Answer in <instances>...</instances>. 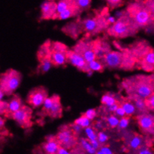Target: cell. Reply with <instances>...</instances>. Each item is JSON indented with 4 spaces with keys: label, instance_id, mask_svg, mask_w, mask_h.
<instances>
[{
    "label": "cell",
    "instance_id": "obj_1",
    "mask_svg": "<svg viewBox=\"0 0 154 154\" xmlns=\"http://www.w3.org/2000/svg\"><path fill=\"white\" fill-rule=\"evenodd\" d=\"M20 73L14 70H9L1 79V90L7 95H11L19 88L21 82Z\"/></svg>",
    "mask_w": 154,
    "mask_h": 154
},
{
    "label": "cell",
    "instance_id": "obj_2",
    "mask_svg": "<svg viewBox=\"0 0 154 154\" xmlns=\"http://www.w3.org/2000/svg\"><path fill=\"white\" fill-rule=\"evenodd\" d=\"M75 135L76 133L72 129L64 128L58 132L56 138L61 146L70 149L74 147L76 143Z\"/></svg>",
    "mask_w": 154,
    "mask_h": 154
},
{
    "label": "cell",
    "instance_id": "obj_3",
    "mask_svg": "<svg viewBox=\"0 0 154 154\" xmlns=\"http://www.w3.org/2000/svg\"><path fill=\"white\" fill-rule=\"evenodd\" d=\"M64 46L59 43H56L54 45L52 50L50 53L52 63L55 66H62L67 61V52L64 50Z\"/></svg>",
    "mask_w": 154,
    "mask_h": 154
},
{
    "label": "cell",
    "instance_id": "obj_4",
    "mask_svg": "<svg viewBox=\"0 0 154 154\" xmlns=\"http://www.w3.org/2000/svg\"><path fill=\"white\" fill-rule=\"evenodd\" d=\"M47 97V91L44 88H35L29 93L28 103L32 108L36 109L43 106L44 100Z\"/></svg>",
    "mask_w": 154,
    "mask_h": 154
},
{
    "label": "cell",
    "instance_id": "obj_5",
    "mask_svg": "<svg viewBox=\"0 0 154 154\" xmlns=\"http://www.w3.org/2000/svg\"><path fill=\"white\" fill-rule=\"evenodd\" d=\"M124 17L119 18L110 29V33L115 36L126 37L129 35L131 32L129 22L127 20H124Z\"/></svg>",
    "mask_w": 154,
    "mask_h": 154
},
{
    "label": "cell",
    "instance_id": "obj_6",
    "mask_svg": "<svg viewBox=\"0 0 154 154\" xmlns=\"http://www.w3.org/2000/svg\"><path fill=\"white\" fill-rule=\"evenodd\" d=\"M67 61L70 63L73 66L76 67V68L80 69L83 71H89L88 65L87 61L84 58V57L80 53L77 52L75 50H70L67 52Z\"/></svg>",
    "mask_w": 154,
    "mask_h": 154
},
{
    "label": "cell",
    "instance_id": "obj_7",
    "mask_svg": "<svg viewBox=\"0 0 154 154\" xmlns=\"http://www.w3.org/2000/svg\"><path fill=\"white\" fill-rule=\"evenodd\" d=\"M151 13L147 8H138L135 9L133 20L135 24L140 26H144L150 23L151 20Z\"/></svg>",
    "mask_w": 154,
    "mask_h": 154
},
{
    "label": "cell",
    "instance_id": "obj_8",
    "mask_svg": "<svg viewBox=\"0 0 154 154\" xmlns=\"http://www.w3.org/2000/svg\"><path fill=\"white\" fill-rule=\"evenodd\" d=\"M31 115H32V111L30 109L26 106H23L21 109L17 111L14 114H12V118L19 124L21 127H25L27 126L29 122L30 121Z\"/></svg>",
    "mask_w": 154,
    "mask_h": 154
},
{
    "label": "cell",
    "instance_id": "obj_9",
    "mask_svg": "<svg viewBox=\"0 0 154 154\" xmlns=\"http://www.w3.org/2000/svg\"><path fill=\"white\" fill-rule=\"evenodd\" d=\"M138 123L140 129L143 132L153 133L154 132V116L147 114H141L138 118Z\"/></svg>",
    "mask_w": 154,
    "mask_h": 154
},
{
    "label": "cell",
    "instance_id": "obj_10",
    "mask_svg": "<svg viewBox=\"0 0 154 154\" xmlns=\"http://www.w3.org/2000/svg\"><path fill=\"white\" fill-rule=\"evenodd\" d=\"M104 61L108 67L111 68H117L124 63V56L118 52H110L104 55Z\"/></svg>",
    "mask_w": 154,
    "mask_h": 154
},
{
    "label": "cell",
    "instance_id": "obj_11",
    "mask_svg": "<svg viewBox=\"0 0 154 154\" xmlns=\"http://www.w3.org/2000/svg\"><path fill=\"white\" fill-rule=\"evenodd\" d=\"M41 13L46 19L52 17L56 14V3L52 1H45L41 5Z\"/></svg>",
    "mask_w": 154,
    "mask_h": 154
},
{
    "label": "cell",
    "instance_id": "obj_12",
    "mask_svg": "<svg viewBox=\"0 0 154 154\" xmlns=\"http://www.w3.org/2000/svg\"><path fill=\"white\" fill-rule=\"evenodd\" d=\"M60 147H61V144L58 142L57 138L55 139L52 136H50V138H47V141L43 145V149L46 153L54 154L58 153Z\"/></svg>",
    "mask_w": 154,
    "mask_h": 154
},
{
    "label": "cell",
    "instance_id": "obj_13",
    "mask_svg": "<svg viewBox=\"0 0 154 154\" xmlns=\"http://www.w3.org/2000/svg\"><path fill=\"white\" fill-rule=\"evenodd\" d=\"M153 93V88L147 83H141L136 88V90H135V94H136L137 97H140L145 100Z\"/></svg>",
    "mask_w": 154,
    "mask_h": 154
},
{
    "label": "cell",
    "instance_id": "obj_14",
    "mask_svg": "<svg viewBox=\"0 0 154 154\" xmlns=\"http://www.w3.org/2000/svg\"><path fill=\"white\" fill-rule=\"evenodd\" d=\"M22 107L23 104L20 98L17 96H14L11 99V100L8 103L7 112L10 113L11 115H12V114L16 112L17 111H18Z\"/></svg>",
    "mask_w": 154,
    "mask_h": 154
},
{
    "label": "cell",
    "instance_id": "obj_15",
    "mask_svg": "<svg viewBox=\"0 0 154 154\" xmlns=\"http://www.w3.org/2000/svg\"><path fill=\"white\" fill-rule=\"evenodd\" d=\"M61 105L60 102L59 97L58 96H54V103L52 105V108L49 111L48 113L50 114V116L57 118L61 115Z\"/></svg>",
    "mask_w": 154,
    "mask_h": 154
},
{
    "label": "cell",
    "instance_id": "obj_16",
    "mask_svg": "<svg viewBox=\"0 0 154 154\" xmlns=\"http://www.w3.org/2000/svg\"><path fill=\"white\" fill-rule=\"evenodd\" d=\"M84 27L88 32H96L100 27L99 22L94 18H88L84 21Z\"/></svg>",
    "mask_w": 154,
    "mask_h": 154
},
{
    "label": "cell",
    "instance_id": "obj_17",
    "mask_svg": "<svg viewBox=\"0 0 154 154\" xmlns=\"http://www.w3.org/2000/svg\"><path fill=\"white\" fill-rule=\"evenodd\" d=\"M75 5V0H60L58 3H56V14H58Z\"/></svg>",
    "mask_w": 154,
    "mask_h": 154
},
{
    "label": "cell",
    "instance_id": "obj_18",
    "mask_svg": "<svg viewBox=\"0 0 154 154\" xmlns=\"http://www.w3.org/2000/svg\"><path fill=\"white\" fill-rule=\"evenodd\" d=\"M82 50H84V51L82 52V53H80L84 58L85 59V61H87V63L91 62L93 60L96 59L97 58V54L96 52L94 50V49L91 48L89 46H85L82 47Z\"/></svg>",
    "mask_w": 154,
    "mask_h": 154
},
{
    "label": "cell",
    "instance_id": "obj_19",
    "mask_svg": "<svg viewBox=\"0 0 154 154\" xmlns=\"http://www.w3.org/2000/svg\"><path fill=\"white\" fill-rule=\"evenodd\" d=\"M76 9H79V8L77 7L76 5H75L64 10V11L56 14L57 17L59 20H64L69 19V18L72 17L75 14V12H76Z\"/></svg>",
    "mask_w": 154,
    "mask_h": 154
},
{
    "label": "cell",
    "instance_id": "obj_20",
    "mask_svg": "<svg viewBox=\"0 0 154 154\" xmlns=\"http://www.w3.org/2000/svg\"><path fill=\"white\" fill-rule=\"evenodd\" d=\"M143 144V138L139 135H135L131 138L129 142V146L130 149L133 150H138Z\"/></svg>",
    "mask_w": 154,
    "mask_h": 154
},
{
    "label": "cell",
    "instance_id": "obj_21",
    "mask_svg": "<svg viewBox=\"0 0 154 154\" xmlns=\"http://www.w3.org/2000/svg\"><path fill=\"white\" fill-rule=\"evenodd\" d=\"M80 145L82 147L83 150H85L89 154H94L97 153V150L91 145V141L88 139L86 140L85 138H82L80 140Z\"/></svg>",
    "mask_w": 154,
    "mask_h": 154
},
{
    "label": "cell",
    "instance_id": "obj_22",
    "mask_svg": "<svg viewBox=\"0 0 154 154\" xmlns=\"http://www.w3.org/2000/svg\"><path fill=\"white\" fill-rule=\"evenodd\" d=\"M52 65H53V63H52L50 56L49 58L46 57L41 61V67H41V70L43 73H47V72L51 70Z\"/></svg>",
    "mask_w": 154,
    "mask_h": 154
},
{
    "label": "cell",
    "instance_id": "obj_23",
    "mask_svg": "<svg viewBox=\"0 0 154 154\" xmlns=\"http://www.w3.org/2000/svg\"><path fill=\"white\" fill-rule=\"evenodd\" d=\"M123 109L125 111V113L127 116H132L134 115L136 111V107H135V104L130 102H124L121 105Z\"/></svg>",
    "mask_w": 154,
    "mask_h": 154
},
{
    "label": "cell",
    "instance_id": "obj_24",
    "mask_svg": "<svg viewBox=\"0 0 154 154\" xmlns=\"http://www.w3.org/2000/svg\"><path fill=\"white\" fill-rule=\"evenodd\" d=\"M101 103L103 105L106 106V107H107V106H110L117 103V100L115 97L112 96V94H106L103 95V97H101Z\"/></svg>",
    "mask_w": 154,
    "mask_h": 154
},
{
    "label": "cell",
    "instance_id": "obj_25",
    "mask_svg": "<svg viewBox=\"0 0 154 154\" xmlns=\"http://www.w3.org/2000/svg\"><path fill=\"white\" fill-rule=\"evenodd\" d=\"M135 106L136 107L137 110L140 111L141 112H144L147 109V104H146V100L144 98H141L140 97H137L135 99Z\"/></svg>",
    "mask_w": 154,
    "mask_h": 154
},
{
    "label": "cell",
    "instance_id": "obj_26",
    "mask_svg": "<svg viewBox=\"0 0 154 154\" xmlns=\"http://www.w3.org/2000/svg\"><path fill=\"white\" fill-rule=\"evenodd\" d=\"M75 124H78V125L81 126L82 128H86V127H90L91 124V121L89 118H88L85 115H83L82 116L79 117L77 119L75 120L74 121Z\"/></svg>",
    "mask_w": 154,
    "mask_h": 154
},
{
    "label": "cell",
    "instance_id": "obj_27",
    "mask_svg": "<svg viewBox=\"0 0 154 154\" xmlns=\"http://www.w3.org/2000/svg\"><path fill=\"white\" fill-rule=\"evenodd\" d=\"M88 65L89 70L93 72H99L103 70L102 64L97 59H94L91 62L88 63Z\"/></svg>",
    "mask_w": 154,
    "mask_h": 154
},
{
    "label": "cell",
    "instance_id": "obj_28",
    "mask_svg": "<svg viewBox=\"0 0 154 154\" xmlns=\"http://www.w3.org/2000/svg\"><path fill=\"white\" fill-rule=\"evenodd\" d=\"M106 121H107V123L109 127H112V128H115V127H118L120 119L118 118L117 115H112L108 117Z\"/></svg>",
    "mask_w": 154,
    "mask_h": 154
},
{
    "label": "cell",
    "instance_id": "obj_29",
    "mask_svg": "<svg viewBox=\"0 0 154 154\" xmlns=\"http://www.w3.org/2000/svg\"><path fill=\"white\" fill-rule=\"evenodd\" d=\"M85 135L87 136L88 139L89 141H92V140L97 139V134L96 133L95 130L93 128H91V127H86L85 128Z\"/></svg>",
    "mask_w": 154,
    "mask_h": 154
},
{
    "label": "cell",
    "instance_id": "obj_30",
    "mask_svg": "<svg viewBox=\"0 0 154 154\" xmlns=\"http://www.w3.org/2000/svg\"><path fill=\"white\" fill-rule=\"evenodd\" d=\"M53 103H54V96L51 97H47L45 99V100H44V104H43V107H44V110H45L46 112H49V111L50 110L52 105H53Z\"/></svg>",
    "mask_w": 154,
    "mask_h": 154
},
{
    "label": "cell",
    "instance_id": "obj_31",
    "mask_svg": "<svg viewBox=\"0 0 154 154\" xmlns=\"http://www.w3.org/2000/svg\"><path fill=\"white\" fill-rule=\"evenodd\" d=\"M77 7L79 9H86L90 6L91 0H75Z\"/></svg>",
    "mask_w": 154,
    "mask_h": 154
},
{
    "label": "cell",
    "instance_id": "obj_32",
    "mask_svg": "<svg viewBox=\"0 0 154 154\" xmlns=\"http://www.w3.org/2000/svg\"><path fill=\"white\" fill-rule=\"evenodd\" d=\"M144 62L148 65H154V52H150L144 57Z\"/></svg>",
    "mask_w": 154,
    "mask_h": 154
},
{
    "label": "cell",
    "instance_id": "obj_33",
    "mask_svg": "<svg viewBox=\"0 0 154 154\" xmlns=\"http://www.w3.org/2000/svg\"><path fill=\"white\" fill-rule=\"evenodd\" d=\"M129 119L128 118H126L125 116L121 118L120 119L119 124H118V128L120 129H124L127 128L129 126Z\"/></svg>",
    "mask_w": 154,
    "mask_h": 154
},
{
    "label": "cell",
    "instance_id": "obj_34",
    "mask_svg": "<svg viewBox=\"0 0 154 154\" xmlns=\"http://www.w3.org/2000/svg\"><path fill=\"white\" fill-rule=\"evenodd\" d=\"M84 115H85L88 118L91 120V121H94L97 116V112L94 109H88L85 112Z\"/></svg>",
    "mask_w": 154,
    "mask_h": 154
},
{
    "label": "cell",
    "instance_id": "obj_35",
    "mask_svg": "<svg viewBox=\"0 0 154 154\" xmlns=\"http://www.w3.org/2000/svg\"><path fill=\"white\" fill-rule=\"evenodd\" d=\"M97 139L100 144H105L109 140V136L104 132H99L97 133Z\"/></svg>",
    "mask_w": 154,
    "mask_h": 154
},
{
    "label": "cell",
    "instance_id": "obj_36",
    "mask_svg": "<svg viewBox=\"0 0 154 154\" xmlns=\"http://www.w3.org/2000/svg\"><path fill=\"white\" fill-rule=\"evenodd\" d=\"M146 104H147V109L154 112V93L146 99Z\"/></svg>",
    "mask_w": 154,
    "mask_h": 154
},
{
    "label": "cell",
    "instance_id": "obj_37",
    "mask_svg": "<svg viewBox=\"0 0 154 154\" xmlns=\"http://www.w3.org/2000/svg\"><path fill=\"white\" fill-rule=\"evenodd\" d=\"M97 154H112L113 151L112 150V149L109 148V147H106V146H103V147H100L99 150L97 151Z\"/></svg>",
    "mask_w": 154,
    "mask_h": 154
},
{
    "label": "cell",
    "instance_id": "obj_38",
    "mask_svg": "<svg viewBox=\"0 0 154 154\" xmlns=\"http://www.w3.org/2000/svg\"><path fill=\"white\" fill-rule=\"evenodd\" d=\"M146 7L147 8L152 15H154V0H148L146 2Z\"/></svg>",
    "mask_w": 154,
    "mask_h": 154
},
{
    "label": "cell",
    "instance_id": "obj_39",
    "mask_svg": "<svg viewBox=\"0 0 154 154\" xmlns=\"http://www.w3.org/2000/svg\"><path fill=\"white\" fill-rule=\"evenodd\" d=\"M115 115H117L118 117H120V118H123V117L126 116L125 111H124V109H123L122 106H119V107L118 108V109L115 111Z\"/></svg>",
    "mask_w": 154,
    "mask_h": 154
},
{
    "label": "cell",
    "instance_id": "obj_40",
    "mask_svg": "<svg viewBox=\"0 0 154 154\" xmlns=\"http://www.w3.org/2000/svg\"><path fill=\"white\" fill-rule=\"evenodd\" d=\"M71 129H73V132H74L76 134H79V132H81V131L82 130L83 128L81 127V126L78 125V124H75L74 123V124H73V125H72Z\"/></svg>",
    "mask_w": 154,
    "mask_h": 154
},
{
    "label": "cell",
    "instance_id": "obj_41",
    "mask_svg": "<svg viewBox=\"0 0 154 154\" xmlns=\"http://www.w3.org/2000/svg\"><path fill=\"white\" fill-rule=\"evenodd\" d=\"M139 154H152L153 153V151L152 150H150L148 147H143V148L139 149V152H138Z\"/></svg>",
    "mask_w": 154,
    "mask_h": 154
},
{
    "label": "cell",
    "instance_id": "obj_42",
    "mask_svg": "<svg viewBox=\"0 0 154 154\" xmlns=\"http://www.w3.org/2000/svg\"><path fill=\"white\" fill-rule=\"evenodd\" d=\"M118 107H119L118 104L115 103V104L112 105V106H107V107H106V109H107L108 112H113V113H115V111H116L117 109H118Z\"/></svg>",
    "mask_w": 154,
    "mask_h": 154
},
{
    "label": "cell",
    "instance_id": "obj_43",
    "mask_svg": "<svg viewBox=\"0 0 154 154\" xmlns=\"http://www.w3.org/2000/svg\"><path fill=\"white\" fill-rule=\"evenodd\" d=\"M91 141V145L93 146V147H94L97 150H99L100 147V141H98V139L92 140V141Z\"/></svg>",
    "mask_w": 154,
    "mask_h": 154
},
{
    "label": "cell",
    "instance_id": "obj_44",
    "mask_svg": "<svg viewBox=\"0 0 154 154\" xmlns=\"http://www.w3.org/2000/svg\"><path fill=\"white\" fill-rule=\"evenodd\" d=\"M58 154H69L70 153V152L68 151V149L66 148V147H62V146H61L60 147V148L58 149Z\"/></svg>",
    "mask_w": 154,
    "mask_h": 154
},
{
    "label": "cell",
    "instance_id": "obj_45",
    "mask_svg": "<svg viewBox=\"0 0 154 154\" xmlns=\"http://www.w3.org/2000/svg\"><path fill=\"white\" fill-rule=\"evenodd\" d=\"M110 5L118 6L120 3H121L122 0H106Z\"/></svg>",
    "mask_w": 154,
    "mask_h": 154
},
{
    "label": "cell",
    "instance_id": "obj_46",
    "mask_svg": "<svg viewBox=\"0 0 154 154\" xmlns=\"http://www.w3.org/2000/svg\"><path fill=\"white\" fill-rule=\"evenodd\" d=\"M107 21H108V22H109L110 24H114L115 22H116L117 20H116V17H114V16H109V17H108Z\"/></svg>",
    "mask_w": 154,
    "mask_h": 154
},
{
    "label": "cell",
    "instance_id": "obj_47",
    "mask_svg": "<svg viewBox=\"0 0 154 154\" xmlns=\"http://www.w3.org/2000/svg\"><path fill=\"white\" fill-rule=\"evenodd\" d=\"M5 95V92L3 91H0V100H1V101L2 100L3 97H4V96Z\"/></svg>",
    "mask_w": 154,
    "mask_h": 154
},
{
    "label": "cell",
    "instance_id": "obj_48",
    "mask_svg": "<svg viewBox=\"0 0 154 154\" xmlns=\"http://www.w3.org/2000/svg\"><path fill=\"white\" fill-rule=\"evenodd\" d=\"M96 128H101V127H102V124H101V123L100 122V121H98V122L96 123Z\"/></svg>",
    "mask_w": 154,
    "mask_h": 154
}]
</instances>
